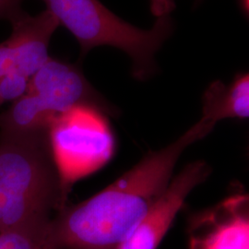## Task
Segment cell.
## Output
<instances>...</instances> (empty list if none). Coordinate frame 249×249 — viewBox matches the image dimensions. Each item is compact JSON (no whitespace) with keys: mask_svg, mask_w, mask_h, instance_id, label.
Segmentation results:
<instances>
[{"mask_svg":"<svg viewBox=\"0 0 249 249\" xmlns=\"http://www.w3.org/2000/svg\"><path fill=\"white\" fill-rule=\"evenodd\" d=\"M215 125L200 118L178 140L150 152L94 196L66 205L48 224L44 249H116L163 193L183 152Z\"/></svg>","mask_w":249,"mask_h":249,"instance_id":"obj_1","label":"cell"},{"mask_svg":"<svg viewBox=\"0 0 249 249\" xmlns=\"http://www.w3.org/2000/svg\"><path fill=\"white\" fill-rule=\"evenodd\" d=\"M69 193L53 159L49 132L0 135V232L45 240L52 214Z\"/></svg>","mask_w":249,"mask_h":249,"instance_id":"obj_2","label":"cell"},{"mask_svg":"<svg viewBox=\"0 0 249 249\" xmlns=\"http://www.w3.org/2000/svg\"><path fill=\"white\" fill-rule=\"evenodd\" d=\"M42 1L59 26L76 38L81 56L94 47H116L129 56L132 75L139 80L155 73V55L174 30L171 15L156 18L150 30H144L117 17L99 0Z\"/></svg>","mask_w":249,"mask_h":249,"instance_id":"obj_3","label":"cell"},{"mask_svg":"<svg viewBox=\"0 0 249 249\" xmlns=\"http://www.w3.org/2000/svg\"><path fill=\"white\" fill-rule=\"evenodd\" d=\"M83 106L107 115L115 113L79 66L50 56L31 77L26 93L4 112L3 119L12 131L31 132L49 128L57 116Z\"/></svg>","mask_w":249,"mask_h":249,"instance_id":"obj_4","label":"cell"},{"mask_svg":"<svg viewBox=\"0 0 249 249\" xmlns=\"http://www.w3.org/2000/svg\"><path fill=\"white\" fill-rule=\"evenodd\" d=\"M48 132L68 193L75 182L104 167L115 152V137L107 114L95 107H75L64 113L53 120Z\"/></svg>","mask_w":249,"mask_h":249,"instance_id":"obj_5","label":"cell"},{"mask_svg":"<svg viewBox=\"0 0 249 249\" xmlns=\"http://www.w3.org/2000/svg\"><path fill=\"white\" fill-rule=\"evenodd\" d=\"M211 172L204 160L187 164L171 179L163 193L116 249H157L187 196L209 178Z\"/></svg>","mask_w":249,"mask_h":249,"instance_id":"obj_6","label":"cell"},{"mask_svg":"<svg viewBox=\"0 0 249 249\" xmlns=\"http://www.w3.org/2000/svg\"><path fill=\"white\" fill-rule=\"evenodd\" d=\"M188 249H249V196L235 193L192 216Z\"/></svg>","mask_w":249,"mask_h":249,"instance_id":"obj_7","label":"cell"},{"mask_svg":"<svg viewBox=\"0 0 249 249\" xmlns=\"http://www.w3.org/2000/svg\"><path fill=\"white\" fill-rule=\"evenodd\" d=\"M9 22L12 33L8 42L15 53L18 70L31 79L50 58L48 47L59 24L46 9L36 16L21 10Z\"/></svg>","mask_w":249,"mask_h":249,"instance_id":"obj_8","label":"cell"},{"mask_svg":"<svg viewBox=\"0 0 249 249\" xmlns=\"http://www.w3.org/2000/svg\"><path fill=\"white\" fill-rule=\"evenodd\" d=\"M249 116V75L240 73L229 84L216 80L202 96L201 118L214 124L224 119Z\"/></svg>","mask_w":249,"mask_h":249,"instance_id":"obj_9","label":"cell"},{"mask_svg":"<svg viewBox=\"0 0 249 249\" xmlns=\"http://www.w3.org/2000/svg\"><path fill=\"white\" fill-rule=\"evenodd\" d=\"M0 249H44V243L24 233L0 232Z\"/></svg>","mask_w":249,"mask_h":249,"instance_id":"obj_10","label":"cell"},{"mask_svg":"<svg viewBox=\"0 0 249 249\" xmlns=\"http://www.w3.org/2000/svg\"><path fill=\"white\" fill-rule=\"evenodd\" d=\"M15 71H20L18 70L15 53L8 40H6L5 42L0 43V80H2L5 76Z\"/></svg>","mask_w":249,"mask_h":249,"instance_id":"obj_11","label":"cell"},{"mask_svg":"<svg viewBox=\"0 0 249 249\" xmlns=\"http://www.w3.org/2000/svg\"><path fill=\"white\" fill-rule=\"evenodd\" d=\"M22 0H0V19L10 20L18 14L21 9Z\"/></svg>","mask_w":249,"mask_h":249,"instance_id":"obj_12","label":"cell"},{"mask_svg":"<svg viewBox=\"0 0 249 249\" xmlns=\"http://www.w3.org/2000/svg\"><path fill=\"white\" fill-rule=\"evenodd\" d=\"M151 13L156 18L171 15L176 9L175 0H150Z\"/></svg>","mask_w":249,"mask_h":249,"instance_id":"obj_13","label":"cell"},{"mask_svg":"<svg viewBox=\"0 0 249 249\" xmlns=\"http://www.w3.org/2000/svg\"><path fill=\"white\" fill-rule=\"evenodd\" d=\"M240 8L243 12L248 16L249 10V0H238Z\"/></svg>","mask_w":249,"mask_h":249,"instance_id":"obj_14","label":"cell"},{"mask_svg":"<svg viewBox=\"0 0 249 249\" xmlns=\"http://www.w3.org/2000/svg\"><path fill=\"white\" fill-rule=\"evenodd\" d=\"M195 1H196V2H200L201 0H195Z\"/></svg>","mask_w":249,"mask_h":249,"instance_id":"obj_15","label":"cell"}]
</instances>
